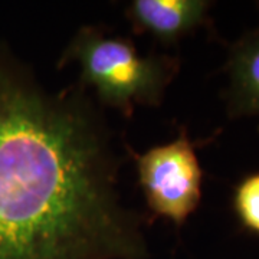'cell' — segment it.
Masks as SVG:
<instances>
[{
  "label": "cell",
  "mask_w": 259,
  "mask_h": 259,
  "mask_svg": "<svg viewBox=\"0 0 259 259\" xmlns=\"http://www.w3.org/2000/svg\"><path fill=\"white\" fill-rule=\"evenodd\" d=\"M78 64L79 85L95 90L98 100L125 117L136 105L157 107L179 72L176 56H141L125 37L107 36L94 26L81 28L59 59V66Z\"/></svg>",
  "instance_id": "obj_2"
},
{
  "label": "cell",
  "mask_w": 259,
  "mask_h": 259,
  "mask_svg": "<svg viewBox=\"0 0 259 259\" xmlns=\"http://www.w3.org/2000/svg\"><path fill=\"white\" fill-rule=\"evenodd\" d=\"M233 207L243 228L259 235V173L246 176L236 186Z\"/></svg>",
  "instance_id": "obj_6"
},
{
  "label": "cell",
  "mask_w": 259,
  "mask_h": 259,
  "mask_svg": "<svg viewBox=\"0 0 259 259\" xmlns=\"http://www.w3.org/2000/svg\"><path fill=\"white\" fill-rule=\"evenodd\" d=\"M212 5L207 0H134L127 8V16L137 33L176 44L210 23Z\"/></svg>",
  "instance_id": "obj_4"
},
{
  "label": "cell",
  "mask_w": 259,
  "mask_h": 259,
  "mask_svg": "<svg viewBox=\"0 0 259 259\" xmlns=\"http://www.w3.org/2000/svg\"><path fill=\"white\" fill-rule=\"evenodd\" d=\"M102 115L0 52V259H144Z\"/></svg>",
  "instance_id": "obj_1"
},
{
  "label": "cell",
  "mask_w": 259,
  "mask_h": 259,
  "mask_svg": "<svg viewBox=\"0 0 259 259\" xmlns=\"http://www.w3.org/2000/svg\"><path fill=\"white\" fill-rule=\"evenodd\" d=\"M223 72L228 81L222 94L228 117L259 121V28L243 32L228 47Z\"/></svg>",
  "instance_id": "obj_5"
},
{
  "label": "cell",
  "mask_w": 259,
  "mask_h": 259,
  "mask_svg": "<svg viewBox=\"0 0 259 259\" xmlns=\"http://www.w3.org/2000/svg\"><path fill=\"white\" fill-rule=\"evenodd\" d=\"M148 209L182 226L202 200L203 170L185 130L173 141L134 154Z\"/></svg>",
  "instance_id": "obj_3"
}]
</instances>
